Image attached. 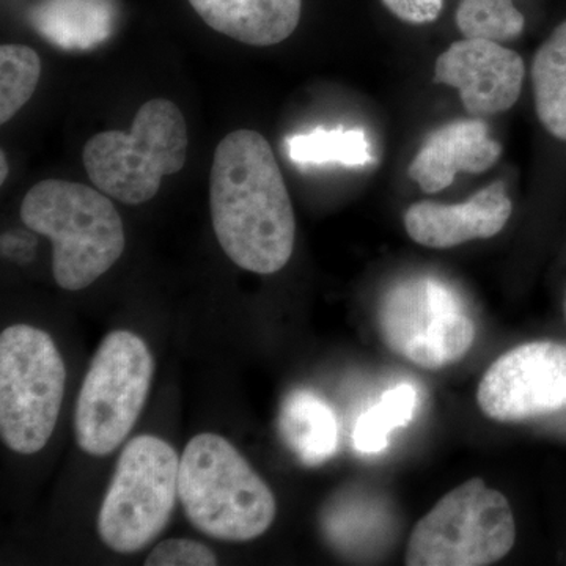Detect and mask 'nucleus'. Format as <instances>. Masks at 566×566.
<instances>
[{
  "label": "nucleus",
  "instance_id": "5",
  "mask_svg": "<svg viewBox=\"0 0 566 566\" xmlns=\"http://www.w3.org/2000/svg\"><path fill=\"white\" fill-rule=\"evenodd\" d=\"M66 368L50 334L13 324L0 335V433L33 455L50 442L65 395Z\"/></svg>",
  "mask_w": 566,
  "mask_h": 566
},
{
  "label": "nucleus",
  "instance_id": "10",
  "mask_svg": "<svg viewBox=\"0 0 566 566\" xmlns=\"http://www.w3.org/2000/svg\"><path fill=\"white\" fill-rule=\"evenodd\" d=\"M483 415L502 423L526 422L566 408V345L531 342L490 365L476 390Z\"/></svg>",
  "mask_w": 566,
  "mask_h": 566
},
{
  "label": "nucleus",
  "instance_id": "16",
  "mask_svg": "<svg viewBox=\"0 0 566 566\" xmlns=\"http://www.w3.org/2000/svg\"><path fill=\"white\" fill-rule=\"evenodd\" d=\"M283 441L305 465H318L337 450V419L329 405L311 390H294L281 411Z\"/></svg>",
  "mask_w": 566,
  "mask_h": 566
},
{
  "label": "nucleus",
  "instance_id": "11",
  "mask_svg": "<svg viewBox=\"0 0 566 566\" xmlns=\"http://www.w3.org/2000/svg\"><path fill=\"white\" fill-rule=\"evenodd\" d=\"M524 76L521 55L490 40L455 41L434 65V81L457 88L472 117L512 109L523 92Z\"/></svg>",
  "mask_w": 566,
  "mask_h": 566
},
{
  "label": "nucleus",
  "instance_id": "20",
  "mask_svg": "<svg viewBox=\"0 0 566 566\" xmlns=\"http://www.w3.org/2000/svg\"><path fill=\"white\" fill-rule=\"evenodd\" d=\"M41 76V61L32 48H0V122L6 125L32 98Z\"/></svg>",
  "mask_w": 566,
  "mask_h": 566
},
{
  "label": "nucleus",
  "instance_id": "25",
  "mask_svg": "<svg viewBox=\"0 0 566 566\" xmlns=\"http://www.w3.org/2000/svg\"><path fill=\"white\" fill-rule=\"evenodd\" d=\"M565 311H566V307H565Z\"/></svg>",
  "mask_w": 566,
  "mask_h": 566
},
{
  "label": "nucleus",
  "instance_id": "8",
  "mask_svg": "<svg viewBox=\"0 0 566 566\" xmlns=\"http://www.w3.org/2000/svg\"><path fill=\"white\" fill-rule=\"evenodd\" d=\"M155 359L139 335L107 334L82 381L74 431L82 452L106 457L132 433L147 403Z\"/></svg>",
  "mask_w": 566,
  "mask_h": 566
},
{
  "label": "nucleus",
  "instance_id": "17",
  "mask_svg": "<svg viewBox=\"0 0 566 566\" xmlns=\"http://www.w3.org/2000/svg\"><path fill=\"white\" fill-rule=\"evenodd\" d=\"M532 85L538 120L547 133L566 142V21L536 51Z\"/></svg>",
  "mask_w": 566,
  "mask_h": 566
},
{
  "label": "nucleus",
  "instance_id": "21",
  "mask_svg": "<svg viewBox=\"0 0 566 566\" xmlns=\"http://www.w3.org/2000/svg\"><path fill=\"white\" fill-rule=\"evenodd\" d=\"M457 25L464 39L502 43L520 36L526 20L513 0H461Z\"/></svg>",
  "mask_w": 566,
  "mask_h": 566
},
{
  "label": "nucleus",
  "instance_id": "23",
  "mask_svg": "<svg viewBox=\"0 0 566 566\" xmlns=\"http://www.w3.org/2000/svg\"><path fill=\"white\" fill-rule=\"evenodd\" d=\"M395 17L411 24H427L438 20L444 0H382Z\"/></svg>",
  "mask_w": 566,
  "mask_h": 566
},
{
  "label": "nucleus",
  "instance_id": "4",
  "mask_svg": "<svg viewBox=\"0 0 566 566\" xmlns=\"http://www.w3.org/2000/svg\"><path fill=\"white\" fill-rule=\"evenodd\" d=\"M188 153V128L169 99L142 104L132 132H104L85 144L82 161L96 189L125 205L151 200L163 178L180 172Z\"/></svg>",
  "mask_w": 566,
  "mask_h": 566
},
{
  "label": "nucleus",
  "instance_id": "18",
  "mask_svg": "<svg viewBox=\"0 0 566 566\" xmlns=\"http://www.w3.org/2000/svg\"><path fill=\"white\" fill-rule=\"evenodd\" d=\"M285 147L289 158L303 167L326 164L364 167L374 161L370 142L359 128H316L311 133L294 134L285 140Z\"/></svg>",
  "mask_w": 566,
  "mask_h": 566
},
{
  "label": "nucleus",
  "instance_id": "7",
  "mask_svg": "<svg viewBox=\"0 0 566 566\" xmlns=\"http://www.w3.org/2000/svg\"><path fill=\"white\" fill-rule=\"evenodd\" d=\"M180 460L158 436H136L126 444L96 523L104 545L132 554L161 535L177 502Z\"/></svg>",
  "mask_w": 566,
  "mask_h": 566
},
{
  "label": "nucleus",
  "instance_id": "2",
  "mask_svg": "<svg viewBox=\"0 0 566 566\" xmlns=\"http://www.w3.org/2000/svg\"><path fill=\"white\" fill-rule=\"evenodd\" d=\"M81 182L44 180L25 193L21 221L52 241V273L66 292L98 281L125 251V230L115 205Z\"/></svg>",
  "mask_w": 566,
  "mask_h": 566
},
{
  "label": "nucleus",
  "instance_id": "3",
  "mask_svg": "<svg viewBox=\"0 0 566 566\" xmlns=\"http://www.w3.org/2000/svg\"><path fill=\"white\" fill-rule=\"evenodd\" d=\"M178 497L193 527L222 542H251L271 526V488L222 436H193L180 460Z\"/></svg>",
  "mask_w": 566,
  "mask_h": 566
},
{
  "label": "nucleus",
  "instance_id": "22",
  "mask_svg": "<svg viewBox=\"0 0 566 566\" xmlns=\"http://www.w3.org/2000/svg\"><path fill=\"white\" fill-rule=\"evenodd\" d=\"M147 566H214L218 557L203 543L170 538L159 543L145 560Z\"/></svg>",
  "mask_w": 566,
  "mask_h": 566
},
{
  "label": "nucleus",
  "instance_id": "24",
  "mask_svg": "<svg viewBox=\"0 0 566 566\" xmlns=\"http://www.w3.org/2000/svg\"><path fill=\"white\" fill-rule=\"evenodd\" d=\"M0 170H2V175H0V182L7 180V174H9V164L6 161V153H0Z\"/></svg>",
  "mask_w": 566,
  "mask_h": 566
},
{
  "label": "nucleus",
  "instance_id": "12",
  "mask_svg": "<svg viewBox=\"0 0 566 566\" xmlns=\"http://www.w3.org/2000/svg\"><path fill=\"white\" fill-rule=\"evenodd\" d=\"M512 212L505 182L494 181L463 203L411 205L405 212V229L411 240L424 248L452 249L501 233Z\"/></svg>",
  "mask_w": 566,
  "mask_h": 566
},
{
  "label": "nucleus",
  "instance_id": "13",
  "mask_svg": "<svg viewBox=\"0 0 566 566\" xmlns=\"http://www.w3.org/2000/svg\"><path fill=\"white\" fill-rule=\"evenodd\" d=\"M501 144L480 118L447 123L423 142L409 166V177L423 192H441L457 174H483L501 158Z\"/></svg>",
  "mask_w": 566,
  "mask_h": 566
},
{
  "label": "nucleus",
  "instance_id": "14",
  "mask_svg": "<svg viewBox=\"0 0 566 566\" xmlns=\"http://www.w3.org/2000/svg\"><path fill=\"white\" fill-rule=\"evenodd\" d=\"M216 32L251 46L289 39L301 20L303 0H189Z\"/></svg>",
  "mask_w": 566,
  "mask_h": 566
},
{
  "label": "nucleus",
  "instance_id": "9",
  "mask_svg": "<svg viewBox=\"0 0 566 566\" xmlns=\"http://www.w3.org/2000/svg\"><path fill=\"white\" fill-rule=\"evenodd\" d=\"M378 324L390 352L427 370L457 364L475 340V322L463 297L433 275L390 286L379 305Z\"/></svg>",
  "mask_w": 566,
  "mask_h": 566
},
{
  "label": "nucleus",
  "instance_id": "1",
  "mask_svg": "<svg viewBox=\"0 0 566 566\" xmlns=\"http://www.w3.org/2000/svg\"><path fill=\"white\" fill-rule=\"evenodd\" d=\"M210 210L222 251L243 270L274 274L292 259L293 203L262 134L238 129L219 142L210 174Z\"/></svg>",
  "mask_w": 566,
  "mask_h": 566
},
{
  "label": "nucleus",
  "instance_id": "19",
  "mask_svg": "<svg viewBox=\"0 0 566 566\" xmlns=\"http://www.w3.org/2000/svg\"><path fill=\"white\" fill-rule=\"evenodd\" d=\"M416 406L417 392L408 382L387 390L381 401L357 420L353 436L354 447L363 453L381 452L386 449L392 431L411 422Z\"/></svg>",
  "mask_w": 566,
  "mask_h": 566
},
{
  "label": "nucleus",
  "instance_id": "15",
  "mask_svg": "<svg viewBox=\"0 0 566 566\" xmlns=\"http://www.w3.org/2000/svg\"><path fill=\"white\" fill-rule=\"evenodd\" d=\"M31 20L62 50H92L109 39L114 7L109 0H46L33 9Z\"/></svg>",
  "mask_w": 566,
  "mask_h": 566
},
{
  "label": "nucleus",
  "instance_id": "6",
  "mask_svg": "<svg viewBox=\"0 0 566 566\" xmlns=\"http://www.w3.org/2000/svg\"><path fill=\"white\" fill-rule=\"evenodd\" d=\"M515 539L509 499L482 479H471L446 494L416 524L405 565H493L509 556Z\"/></svg>",
  "mask_w": 566,
  "mask_h": 566
}]
</instances>
